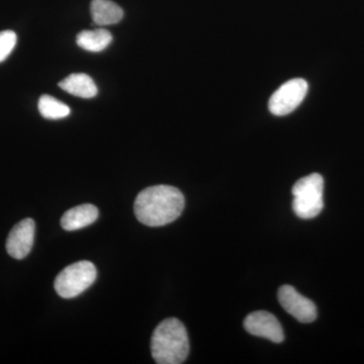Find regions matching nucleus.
<instances>
[{"instance_id": "nucleus-9", "label": "nucleus", "mask_w": 364, "mask_h": 364, "mask_svg": "<svg viewBox=\"0 0 364 364\" xmlns=\"http://www.w3.org/2000/svg\"><path fill=\"white\" fill-rule=\"evenodd\" d=\"M98 210L95 205H77L67 210L61 218V227L65 231H76L90 226L97 221Z\"/></svg>"}, {"instance_id": "nucleus-13", "label": "nucleus", "mask_w": 364, "mask_h": 364, "mask_svg": "<svg viewBox=\"0 0 364 364\" xmlns=\"http://www.w3.org/2000/svg\"><path fill=\"white\" fill-rule=\"evenodd\" d=\"M38 107H39V112L42 117L48 119H64V117H68L71 112L68 105L48 95H42L40 97Z\"/></svg>"}, {"instance_id": "nucleus-4", "label": "nucleus", "mask_w": 364, "mask_h": 364, "mask_svg": "<svg viewBox=\"0 0 364 364\" xmlns=\"http://www.w3.org/2000/svg\"><path fill=\"white\" fill-rule=\"evenodd\" d=\"M97 268L90 261L73 263L57 275L55 291L64 299H72L85 291L97 279Z\"/></svg>"}, {"instance_id": "nucleus-3", "label": "nucleus", "mask_w": 364, "mask_h": 364, "mask_svg": "<svg viewBox=\"0 0 364 364\" xmlns=\"http://www.w3.org/2000/svg\"><path fill=\"white\" fill-rule=\"evenodd\" d=\"M293 196L294 214L304 220L317 217L324 208V178L318 173L303 177L294 183Z\"/></svg>"}, {"instance_id": "nucleus-2", "label": "nucleus", "mask_w": 364, "mask_h": 364, "mask_svg": "<svg viewBox=\"0 0 364 364\" xmlns=\"http://www.w3.org/2000/svg\"><path fill=\"white\" fill-rule=\"evenodd\" d=\"M151 352L158 364H181L188 358L189 340L186 327L176 318L162 321L153 332Z\"/></svg>"}, {"instance_id": "nucleus-11", "label": "nucleus", "mask_w": 364, "mask_h": 364, "mask_svg": "<svg viewBox=\"0 0 364 364\" xmlns=\"http://www.w3.org/2000/svg\"><path fill=\"white\" fill-rule=\"evenodd\" d=\"M90 13L93 23L97 26L114 25L124 16L123 9L111 0H92Z\"/></svg>"}, {"instance_id": "nucleus-7", "label": "nucleus", "mask_w": 364, "mask_h": 364, "mask_svg": "<svg viewBox=\"0 0 364 364\" xmlns=\"http://www.w3.org/2000/svg\"><path fill=\"white\" fill-rule=\"evenodd\" d=\"M246 331L254 336L262 337L274 343H282L284 333L279 321L267 311H256L249 314L244 320Z\"/></svg>"}, {"instance_id": "nucleus-12", "label": "nucleus", "mask_w": 364, "mask_h": 364, "mask_svg": "<svg viewBox=\"0 0 364 364\" xmlns=\"http://www.w3.org/2000/svg\"><path fill=\"white\" fill-rule=\"evenodd\" d=\"M112 42V36L105 28L93 31H82L76 38L79 47L88 52H102L107 49Z\"/></svg>"}, {"instance_id": "nucleus-6", "label": "nucleus", "mask_w": 364, "mask_h": 364, "mask_svg": "<svg viewBox=\"0 0 364 364\" xmlns=\"http://www.w3.org/2000/svg\"><path fill=\"white\" fill-rule=\"evenodd\" d=\"M279 301L289 315L301 323H312L317 318V306L291 286H282L279 289Z\"/></svg>"}, {"instance_id": "nucleus-14", "label": "nucleus", "mask_w": 364, "mask_h": 364, "mask_svg": "<svg viewBox=\"0 0 364 364\" xmlns=\"http://www.w3.org/2000/svg\"><path fill=\"white\" fill-rule=\"evenodd\" d=\"M16 33L13 31L0 32V63L7 59L16 45Z\"/></svg>"}, {"instance_id": "nucleus-5", "label": "nucleus", "mask_w": 364, "mask_h": 364, "mask_svg": "<svg viewBox=\"0 0 364 364\" xmlns=\"http://www.w3.org/2000/svg\"><path fill=\"white\" fill-rule=\"evenodd\" d=\"M309 85L305 79L294 78L284 83L270 97L269 111L274 116H287L303 102L308 93Z\"/></svg>"}, {"instance_id": "nucleus-1", "label": "nucleus", "mask_w": 364, "mask_h": 364, "mask_svg": "<svg viewBox=\"0 0 364 364\" xmlns=\"http://www.w3.org/2000/svg\"><path fill=\"white\" fill-rule=\"evenodd\" d=\"M184 205V196L178 188L155 186L139 193L134 203V212L136 219L146 226L160 227L176 221Z\"/></svg>"}, {"instance_id": "nucleus-8", "label": "nucleus", "mask_w": 364, "mask_h": 364, "mask_svg": "<svg viewBox=\"0 0 364 364\" xmlns=\"http://www.w3.org/2000/svg\"><path fill=\"white\" fill-rule=\"evenodd\" d=\"M36 224L33 219L23 220L13 228L6 241V251L14 259H23L32 250Z\"/></svg>"}, {"instance_id": "nucleus-10", "label": "nucleus", "mask_w": 364, "mask_h": 364, "mask_svg": "<svg viewBox=\"0 0 364 364\" xmlns=\"http://www.w3.org/2000/svg\"><path fill=\"white\" fill-rule=\"evenodd\" d=\"M59 87L74 97L92 98L97 95V86L90 75L74 73L60 81Z\"/></svg>"}]
</instances>
